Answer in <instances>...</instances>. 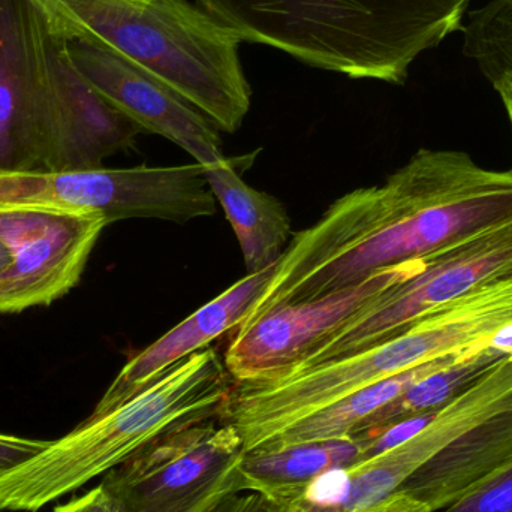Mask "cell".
<instances>
[{"label":"cell","instance_id":"obj_1","mask_svg":"<svg viewBox=\"0 0 512 512\" xmlns=\"http://www.w3.org/2000/svg\"><path fill=\"white\" fill-rule=\"evenodd\" d=\"M511 221L512 170H487L459 150H418L384 183L343 195L294 234L239 327Z\"/></svg>","mask_w":512,"mask_h":512},{"label":"cell","instance_id":"obj_2","mask_svg":"<svg viewBox=\"0 0 512 512\" xmlns=\"http://www.w3.org/2000/svg\"><path fill=\"white\" fill-rule=\"evenodd\" d=\"M240 41L355 80L403 84L463 29L471 0H197Z\"/></svg>","mask_w":512,"mask_h":512},{"label":"cell","instance_id":"obj_3","mask_svg":"<svg viewBox=\"0 0 512 512\" xmlns=\"http://www.w3.org/2000/svg\"><path fill=\"white\" fill-rule=\"evenodd\" d=\"M71 41L119 54L155 75L221 131H239L252 90L240 39L189 0H30Z\"/></svg>","mask_w":512,"mask_h":512},{"label":"cell","instance_id":"obj_4","mask_svg":"<svg viewBox=\"0 0 512 512\" xmlns=\"http://www.w3.org/2000/svg\"><path fill=\"white\" fill-rule=\"evenodd\" d=\"M234 382L212 346L165 373L158 382L98 420L0 474V512H38L122 465L159 436L222 417Z\"/></svg>","mask_w":512,"mask_h":512},{"label":"cell","instance_id":"obj_5","mask_svg":"<svg viewBox=\"0 0 512 512\" xmlns=\"http://www.w3.org/2000/svg\"><path fill=\"white\" fill-rule=\"evenodd\" d=\"M35 206L99 213L111 222L159 219L188 224L216 213L204 165L0 171V207Z\"/></svg>","mask_w":512,"mask_h":512},{"label":"cell","instance_id":"obj_6","mask_svg":"<svg viewBox=\"0 0 512 512\" xmlns=\"http://www.w3.org/2000/svg\"><path fill=\"white\" fill-rule=\"evenodd\" d=\"M243 453L233 424L207 418L159 436L108 471L101 486L119 512H209L243 493Z\"/></svg>","mask_w":512,"mask_h":512},{"label":"cell","instance_id":"obj_7","mask_svg":"<svg viewBox=\"0 0 512 512\" xmlns=\"http://www.w3.org/2000/svg\"><path fill=\"white\" fill-rule=\"evenodd\" d=\"M511 276L512 221L424 256L408 279L283 372L306 369L378 345L463 295Z\"/></svg>","mask_w":512,"mask_h":512},{"label":"cell","instance_id":"obj_8","mask_svg":"<svg viewBox=\"0 0 512 512\" xmlns=\"http://www.w3.org/2000/svg\"><path fill=\"white\" fill-rule=\"evenodd\" d=\"M107 225L99 213L0 207V239L11 251V265L0 277V313L48 306L68 294Z\"/></svg>","mask_w":512,"mask_h":512},{"label":"cell","instance_id":"obj_9","mask_svg":"<svg viewBox=\"0 0 512 512\" xmlns=\"http://www.w3.org/2000/svg\"><path fill=\"white\" fill-rule=\"evenodd\" d=\"M420 259L385 268L330 294L273 307L251 324L236 328L224 357L231 378L236 384L261 381L294 366L349 319L408 279Z\"/></svg>","mask_w":512,"mask_h":512},{"label":"cell","instance_id":"obj_10","mask_svg":"<svg viewBox=\"0 0 512 512\" xmlns=\"http://www.w3.org/2000/svg\"><path fill=\"white\" fill-rule=\"evenodd\" d=\"M42 48L48 96L44 171L95 170L110 156L134 149L146 132L77 71L68 41L45 17Z\"/></svg>","mask_w":512,"mask_h":512},{"label":"cell","instance_id":"obj_11","mask_svg":"<svg viewBox=\"0 0 512 512\" xmlns=\"http://www.w3.org/2000/svg\"><path fill=\"white\" fill-rule=\"evenodd\" d=\"M44 17L30 0H0V171H44L48 134Z\"/></svg>","mask_w":512,"mask_h":512},{"label":"cell","instance_id":"obj_12","mask_svg":"<svg viewBox=\"0 0 512 512\" xmlns=\"http://www.w3.org/2000/svg\"><path fill=\"white\" fill-rule=\"evenodd\" d=\"M66 41L77 71L146 134L167 138L198 164L212 165L225 158L221 129L164 81L113 51Z\"/></svg>","mask_w":512,"mask_h":512},{"label":"cell","instance_id":"obj_13","mask_svg":"<svg viewBox=\"0 0 512 512\" xmlns=\"http://www.w3.org/2000/svg\"><path fill=\"white\" fill-rule=\"evenodd\" d=\"M277 264V262H276ZM276 264L246 274L233 286L132 357L120 370L92 414L98 420L152 387L165 373L224 334L236 330L270 280Z\"/></svg>","mask_w":512,"mask_h":512},{"label":"cell","instance_id":"obj_14","mask_svg":"<svg viewBox=\"0 0 512 512\" xmlns=\"http://www.w3.org/2000/svg\"><path fill=\"white\" fill-rule=\"evenodd\" d=\"M512 459V406L475 424L421 465L397 492L430 512L474 492Z\"/></svg>","mask_w":512,"mask_h":512},{"label":"cell","instance_id":"obj_15","mask_svg":"<svg viewBox=\"0 0 512 512\" xmlns=\"http://www.w3.org/2000/svg\"><path fill=\"white\" fill-rule=\"evenodd\" d=\"M364 459L366 448L358 435L261 445L243 453L239 474L243 492L258 493L265 502H282L303 493L322 475Z\"/></svg>","mask_w":512,"mask_h":512},{"label":"cell","instance_id":"obj_16","mask_svg":"<svg viewBox=\"0 0 512 512\" xmlns=\"http://www.w3.org/2000/svg\"><path fill=\"white\" fill-rule=\"evenodd\" d=\"M237 164L236 159L224 158L204 165V171L236 233L249 274L279 261L291 242L292 228L285 206L273 195L251 188Z\"/></svg>","mask_w":512,"mask_h":512},{"label":"cell","instance_id":"obj_17","mask_svg":"<svg viewBox=\"0 0 512 512\" xmlns=\"http://www.w3.org/2000/svg\"><path fill=\"white\" fill-rule=\"evenodd\" d=\"M462 354V352H459ZM459 354L445 355L438 360L421 364L414 369L397 373L390 378L361 388L289 426L262 445H285L294 442L322 441L345 438L361 432L370 420L385 406L399 399L412 384L453 361ZM261 447V445H259Z\"/></svg>","mask_w":512,"mask_h":512},{"label":"cell","instance_id":"obj_18","mask_svg":"<svg viewBox=\"0 0 512 512\" xmlns=\"http://www.w3.org/2000/svg\"><path fill=\"white\" fill-rule=\"evenodd\" d=\"M504 357L507 355L489 345L466 349L450 363L418 379L399 399L379 411L361 432L447 405Z\"/></svg>","mask_w":512,"mask_h":512},{"label":"cell","instance_id":"obj_19","mask_svg":"<svg viewBox=\"0 0 512 512\" xmlns=\"http://www.w3.org/2000/svg\"><path fill=\"white\" fill-rule=\"evenodd\" d=\"M463 54L490 84L512 75V0H493L463 26Z\"/></svg>","mask_w":512,"mask_h":512},{"label":"cell","instance_id":"obj_20","mask_svg":"<svg viewBox=\"0 0 512 512\" xmlns=\"http://www.w3.org/2000/svg\"><path fill=\"white\" fill-rule=\"evenodd\" d=\"M438 512H512V459L474 492Z\"/></svg>","mask_w":512,"mask_h":512},{"label":"cell","instance_id":"obj_21","mask_svg":"<svg viewBox=\"0 0 512 512\" xmlns=\"http://www.w3.org/2000/svg\"><path fill=\"white\" fill-rule=\"evenodd\" d=\"M50 441L20 438L0 433V474L41 453Z\"/></svg>","mask_w":512,"mask_h":512},{"label":"cell","instance_id":"obj_22","mask_svg":"<svg viewBox=\"0 0 512 512\" xmlns=\"http://www.w3.org/2000/svg\"><path fill=\"white\" fill-rule=\"evenodd\" d=\"M51 512H119L107 490L99 484L68 504L57 505Z\"/></svg>","mask_w":512,"mask_h":512},{"label":"cell","instance_id":"obj_23","mask_svg":"<svg viewBox=\"0 0 512 512\" xmlns=\"http://www.w3.org/2000/svg\"><path fill=\"white\" fill-rule=\"evenodd\" d=\"M264 510V498L258 493H236L219 502L209 512H262Z\"/></svg>","mask_w":512,"mask_h":512},{"label":"cell","instance_id":"obj_24","mask_svg":"<svg viewBox=\"0 0 512 512\" xmlns=\"http://www.w3.org/2000/svg\"><path fill=\"white\" fill-rule=\"evenodd\" d=\"M363 512H430L420 502L402 492L393 493L390 498Z\"/></svg>","mask_w":512,"mask_h":512},{"label":"cell","instance_id":"obj_25","mask_svg":"<svg viewBox=\"0 0 512 512\" xmlns=\"http://www.w3.org/2000/svg\"><path fill=\"white\" fill-rule=\"evenodd\" d=\"M493 89L501 96L502 104H504L505 110H507L508 119H510V125L512 129V75L510 77L501 78L493 84Z\"/></svg>","mask_w":512,"mask_h":512},{"label":"cell","instance_id":"obj_26","mask_svg":"<svg viewBox=\"0 0 512 512\" xmlns=\"http://www.w3.org/2000/svg\"><path fill=\"white\" fill-rule=\"evenodd\" d=\"M9 265H11V251H9L6 243L0 239V277L8 270Z\"/></svg>","mask_w":512,"mask_h":512}]
</instances>
